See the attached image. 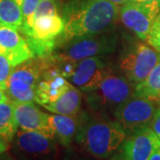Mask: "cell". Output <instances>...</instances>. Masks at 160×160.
Wrapping results in <instances>:
<instances>
[{"label":"cell","instance_id":"cell-9","mask_svg":"<svg viewBox=\"0 0 160 160\" xmlns=\"http://www.w3.org/2000/svg\"><path fill=\"white\" fill-rule=\"evenodd\" d=\"M109 74V66L104 58L94 56L78 62L74 72L69 78L80 90L89 92L94 90L102 80Z\"/></svg>","mask_w":160,"mask_h":160},{"label":"cell","instance_id":"cell-16","mask_svg":"<svg viewBox=\"0 0 160 160\" xmlns=\"http://www.w3.org/2000/svg\"><path fill=\"white\" fill-rule=\"evenodd\" d=\"M82 94L73 86L62 93L56 101L44 105L43 107L54 114L65 116H78L81 109Z\"/></svg>","mask_w":160,"mask_h":160},{"label":"cell","instance_id":"cell-10","mask_svg":"<svg viewBox=\"0 0 160 160\" xmlns=\"http://www.w3.org/2000/svg\"><path fill=\"white\" fill-rule=\"evenodd\" d=\"M160 148V139L150 127L127 135L120 146L121 155L127 160H149Z\"/></svg>","mask_w":160,"mask_h":160},{"label":"cell","instance_id":"cell-13","mask_svg":"<svg viewBox=\"0 0 160 160\" xmlns=\"http://www.w3.org/2000/svg\"><path fill=\"white\" fill-rule=\"evenodd\" d=\"M0 46L6 52L12 67L34 57L26 39L18 33L17 29L7 26H0Z\"/></svg>","mask_w":160,"mask_h":160},{"label":"cell","instance_id":"cell-24","mask_svg":"<svg viewBox=\"0 0 160 160\" xmlns=\"http://www.w3.org/2000/svg\"><path fill=\"white\" fill-rule=\"evenodd\" d=\"M149 127L153 130L155 133L158 135V137L160 139V107L158 106V109L156 111L153 119L150 123Z\"/></svg>","mask_w":160,"mask_h":160},{"label":"cell","instance_id":"cell-34","mask_svg":"<svg viewBox=\"0 0 160 160\" xmlns=\"http://www.w3.org/2000/svg\"><path fill=\"white\" fill-rule=\"evenodd\" d=\"M15 1H16L18 4L20 5V6H21V5H22V0H15Z\"/></svg>","mask_w":160,"mask_h":160},{"label":"cell","instance_id":"cell-15","mask_svg":"<svg viewBox=\"0 0 160 160\" xmlns=\"http://www.w3.org/2000/svg\"><path fill=\"white\" fill-rule=\"evenodd\" d=\"M64 28V20L59 14L43 16L35 20L30 31L23 35V37L41 40L59 39Z\"/></svg>","mask_w":160,"mask_h":160},{"label":"cell","instance_id":"cell-35","mask_svg":"<svg viewBox=\"0 0 160 160\" xmlns=\"http://www.w3.org/2000/svg\"><path fill=\"white\" fill-rule=\"evenodd\" d=\"M158 107H160V101L158 102Z\"/></svg>","mask_w":160,"mask_h":160},{"label":"cell","instance_id":"cell-14","mask_svg":"<svg viewBox=\"0 0 160 160\" xmlns=\"http://www.w3.org/2000/svg\"><path fill=\"white\" fill-rule=\"evenodd\" d=\"M49 122L54 138L64 147H69L76 139L80 125V117L49 115Z\"/></svg>","mask_w":160,"mask_h":160},{"label":"cell","instance_id":"cell-26","mask_svg":"<svg viewBox=\"0 0 160 160\" xmlns=\"http://www.w3.org/2000/svg\"><path fill=\"white\" fill-rule=\"evenodd\" d=\"M8 100H9V98L6 94V91L0 86V103L6 102Z\"/></svg>","mask_w":160,"mask_h":160},{"label":"cell","instance_id":"cell-8","mask_svg":"<svg viewBox=\"0 0 160 160\" xmlns=\"http://www.w3.org/2000/svg\"><path fill=\"white\" fill-rule=\"evenodd\" d=\"M14 138L15 148L29 160H57L59 150L55 139L39 132L22 129L17 131Z\"/></svg>","mask_w":160,"mask_h":160},{"label":"cell","instance_id":"cell-17","mask_svg":"<svg viewBox=\"0 0 160 160\" xmlns=\"http://www.w3.org/2000/svg\"><path fill=\"white\" fill-rule=\"evenodd\" d=\"M134 95L147 98L155 102L160 101V61L150 71L148 77L135 86Z\"/></svg>","mask_w":160,"mask_h":160},{"label":"cell","instance_id":"cell-33","mask_svg":"<svg viewBox=\"0 0 160 160\" xmlns=\"http://www.w3.org/2000/svg\"><path fill=\"white\" fill-rule=\"evenodd\" d=\"M5 52H6V50L3 47L0 46V53H5Z\"/></svg>","mask_w":160,"mask_h":160},{"label":"cell","instance_id":"cell-28","mask_svg":"<svg viewBox=\"0 0 160 160\" xmlns=\"http://www.w3.org/2000/svg\"><path fill=\"white\" fill-rule=\"evenodd\" d=\"M149 160H160V148L154 151V153L149 158Z\"/></svg>","mask_w":160,"mask_h":160},{"label":"cell","instance_id":"cell-30","mask_svg":"<svg viewBox=\"0 0 160 160\" xmlns=\"http://www.w3.org/2000/svg\"><path fill=\"white\" fill-rule=\"evenodd\" d=\"M109 160H127L121 154H118V155H114L113 157L111 156V158H109Z\"/></svg>","mask_w":160,"mask_h":160},{"label":"cell","instance_id":"cell-2","mask_svg":"<svg viewBox=\"0 0 160 160\" xmlns=\"http://www.w3.org/2000/svg\"><path fill=\"white\" fill-rule=\"evenodd\" d=\"M126 137V132L117 120L102 116H80L76 141L98 159L110 158L119 149Z\"/></svg>","mask_w":160,"mask_h":160},{"label":"cell","instance_id":"cell-5","mask_svg":"<svg viewBox=\"0 0 160 160\" xmlns=\"http://www.w3.org/2000/svg\"><path fill=\"white\" fill-rule=\"evenodd\" d=\"M160 61V52L138 44L128 48L120 57L118 67L122 76L137 86L145 79Z\"/></svg>","mask_w":160,"mask_h":160},{"label":"cell","instance_id":"cell-11","mask_svg":"<svg viewBox=\"0 0 160 160\" xmlns=\"http://www.w3.org/2000/svg\"><path fill=\"white\" fill-rule=\"evenodd\" d=\"M14 116L18 126L22 130L36 131L54 138L49 122V115L41 111L33 102H13Z\"/></svg>","mask_w":160,"mask_h":160},{"label":"cell","instance_id":"cell-29","mask_svg":"<svg viewBox=\"0 0 160 160\" xmlns=\"http://www.w3.org/2000/svg\"><path fill=\"white\" fill-rule=\"evenodd\" d=\"M110 2H112L113 4H115L116 6H122V5H124L126 2H127L128 0H109Z\"/></svg>","mask_w":160,"mask_h":160},{"label":"cell","instance_id":"cell-25","mask_svg":"<svg viewBox=\"0 0 160 160\" xmlns=\"http://www.w3.org/2000/svg\"><path fill=\"white\" fill-rule=\"evenodd\" d=\"M9 149V142L0 135V155L4 154Z\"/></svg>","mask_w":160,"mask_h":160},{"label":"cell","instance_id":"cell-27","mask_svg":"<svg viewBox=\"0 0 160 160\" xmlns=\"http://www.w3.org/2000/svg\"><path fill=\"white\" fill-rule=\"evenodd\" d=\"M64 160H91L89 158H83V157H80V156H77V155H68L65 159Z\"/></svg>","mask_w":160,"mask_h":160},{"label":"cell","instance_id":"cell-12","mask_svg":"<svg viewBox=\"0 0 160 160\" xmlns=\"http://www.w3.org/2000/svg\"><path fill=\"white\" fill-rule=\"evenodd\" d=\"M51 63L52 59L36 90L35 102L42 106L56 101L71 86L56 66L51 68Z\"/></svg>","mask_w":160,"mask_h":160},{"label":"cell","instance_id":"cell-18","mask_svg":"<svg viewBox=\"0 0 160 160\" xmlns=\"http://www.w3.org/2000/svg\"><path fill=\"white\" fill-rule=\"evenodd\" d=\"M18 127L12 102L8 100L0 103V135L10 142L15 136Z\"/></svg>","mask_w":160,"mask_h":160},{"label":"cell","instance_id":"cell-3","mask_svg":"<svg viewBox=\"0 0 160 160\" xmlns=\"http://www.w3.org/2000/svg\"><path fill=\"white\" fill-rule=\"evenodd\" d=\"M118 36L113 29L78 37L60 44V50L52 56L59 61L78 62L86 58L112 53L118 46Z\"/></svg>","mask_w":160,"mask_h":160},{"label":"cell","instance_id":"cell-19","mask_svg":"<svg viewBox=\"0 0 160 160\" xmlns=\"http://www.w3.org/2000/svg\"><path fill=\"white\" fill-rule=\"evenodd\" d=\"M23 22L22 8L15 0H0V26L19 29Z\"/></svg>","mask_w":160,"mask_h":160},{"label":"cell","instance_id":"cell-6","mask_svg":"<svg viewBox=\"0 0 160 160\" xmlns=\"http://www.w3.org/2000/svg\"><path fill=\"white\" fill-rule=\"evenodd\" d=\"M157 109V102L133 95L115 110L114 117L127 136L149 127Z\"/></svg>","mask_w":160,"mask_h":160},{"label":"cell","instance_id":"cell-1","mask_svg":"<svg viewBox=\"0 0 160 160\" xmlns=\"http://www.w3.org/2000/svg\"><path fill=\"white\" fill-rule=\"evenodd\" d=\"M118 14V6L109 0H72L63 8L65 28L58 45L74 38L110 30Z\"/></svg>","mask_w":160,"mask_h":160},{"label":"cell","instance_id":"cell-7","mask_svg":"<svg viewBox=\"0 0 160 160\" xmlns=\"http://www.w3.org/2000/svg\"><path fill=\"white\" fill-rule=\"evenodd\" d=\"M160 5L157 2H136L128 0L122 5L119 16L122 23L140 39L146 40L157 16Z\"/></svg>","mask_w":160,"mask_h":160},{"label":"cell","instance_id":"cell-20","mask_svg":"<svg viewBox=\"0 0 160 160\" xmlns=\"http://www.w3.org/2000/svg\"><path fill=\"white\" fill-rule=\"evenodd\" d=\"M39 1L40 0H22L21 8L22 12L23 22L22 27L19 29L22 35L27 34L32 28V25L34 23L35 11Z\"/></svg>","mask_w":160,"mask_h":160},{"label":"cell","instance_id":"cell-32","mask_svg":"<svg viewBox=\"0 0 160 160\" xmlns=\"http://www.w3.org/2000/svg\"><path fill=\"white\" fill-rule=\"evenodd\" d=\"M0 160H14L13 158H12L10 157H8V156H6V157H3Z\"/></svg>","mask_w":160,"mask_h":160},{"label":"cell","instance_id":"cell-4","mask_svg":"<svg viewBox=\"0 0 160 160\" xmlns=\"http://www.w3.org/2000/svg\"><path fill=\"white\" fill-rule=\"evenodd\" d=\"M135 86L122 75H107L92 91L86 92L87 102L99 112L112 111L134 95Z\"/></svg>","mask_w":160,"mask_h":160},{"label":"cell","instance_id":"cell-31","mask_svg":"<svg viewBox=\"0 0 160 160\" xmlns=\"http://www.w3.org/2000/svg\"><path fill=\"white\" fill-rule=\"evenodd\" d=\"M132 1H136V2H157L160 5V0H132Z\"/></svg>","mask_w":160,"mask_h":160},{"label":"cell","instance_id":"cell-23","mask_svg":"<svg viewBox=\"0 0 160 160\" xmlns=\"http://www.w3.org/2000/svg\"><path fill=\"white\" fill-rule=\"evenodd\" d=\"M13 68L8 58L4 53H0V86L6 91L7 81Z\"/></svg>","mask_w":160,"mask_h":160},{"label":"cell","instance_id":"cell-22","mask_svg":"<svg viewBox=\"0 0 160 160\" xmlns=\"http://www.w3.org/2000/svg\"><path fill=\"white\" fill-rule=\"evenodd\" d=\"M145 41H147V43L155 50L160 52V12L156 18Z\"/></svg>","mask_w":160,"mask_h":160},{"label":"cell","instance_id":"cell-21","mask_svg":"<svg viewBox=\"0 0 160 160\" xmlns=\"http://www.w3.org/2000/svg\"><path fill=\"white\" fill-rule=\"evenodd\" d=\"M59 7L56 0H40L34 13V21L43 16L56 15Z\"/></svg>","mask_w":160,"mask_h":160}]
</instances>
